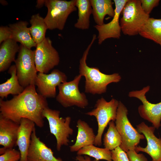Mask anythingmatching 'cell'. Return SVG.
I'll return each instance as SVG.
<instances>
[{"label": "cell", "mask_w": 161, "mask_h": 161, "mask_svg": "<svg viewBox=\"0 0 161 161\" xmlns=\"http://www.w3.org/2000/svg\"><path fill=\"white\" fill-rule=\"evenodd\" d=\"M112 161H129L126 152L118 146L111 151Z\"/></svg>", "instance_id": "29"}, {"label": "cell", "mask_w": 161, "mask_h": 161, "mask_svg": "<svg viewBox=\"0 0 161 161\" xmlns=\"http://www.w3.org/2000/svg\"><path fill=\"white\" fill-rule=\"evenodd\" d=\"M139 34L161 46V18L150 17L140 29Z\"/></svg>", "instance_id": "23"}, {"label": "cell", "mask_w": 161, "mask_h": 161, "mask_svg": "<svg viewBox=\"0 0 161 161\" xmlns=\"http://www.w3.org/2000/svg\"><path fill=\"white\" fill-rule=\"evenodd\" d=\"M11 39V32L9 26L0 27V44L8 39Z\"/></svg>", "instance_id": "32"}, {"label": "cell", "mask_w": 161, "mask_h": 161, "mask_svg": "<svg viewBox=\"0 0 161 161\" xmlns=\"http://www.w3.org/2000/svg\"><path fill=\"white\" fill-rule=\"evenodd\" d=\"M20 46L17 42L10 39L3 42L0 47V72L9 69L11 63L15 62L16 53L18 52Z\"/></svg>", "instance_id": "20"}, {"label": "cell", "mask_w": 161, "mask_h": 161, "mask_svg": "<svg viewBox=\"0 0 161 161\" xmlns=\"http://www.w3.org/2000/svg\"><path fill=\"white\" fill-rule=\"evenodd\" d=\"M109 127L105 134L103 139L104 148L112 151L118 146H120L121 142V137L116 127L115 123L112 121L109 124Z\"/></svg>", "instance_id": "26"}, {"label": "cell", "mask_w": 161, "mask_h": 161, "mask_svg": "<svg viewBox=\"0 0 161 161\" xmlns=\"http://www.w3.org/2000/svg\"><path fill=\"white\" fill-rule=\"evenodd\" d=\"M67 77L58 69L53 70L49 74L39 72L35 82L39 94L45 98L56 96V87L67 81Z\"/></svg>", "instance_id": "12"}, {"label": "cell", "mask_w": 161, "mask_h": 161, "mask_svg": "<svg viewBox=\"0 0 161 161\" xmlns=\"http://www.w3.org/2000/svg\"><path fill=\"white\" fill-rule=\"evenodd\" d=\"M141 7L144 12L149 15L153 8L159 4V0H140Z\"/></svg>", "instance_id": "30"}, {"label": "cell", "mask_w": 161, "mask_h": 161, "mask_svg": "<svg viewBox=\"0 0 161 161\" xmlns=\"http://www.w3.org/2000/svg\"><path fill=\"white\" fill-rule=\"evenodd\" d=\"M82 76H76L72 80L61 83L58 86L59 93L56 100L63 107L67 108L76 106L84 108L89 104L85 94L80 92L78 85Z\"/></svg>", "instance_id": "9"}, {"label": "cell", "mask_w": 161, "mask_h": 161, "mask_svg": "<svg viewBox=\"0 0 161 161\" xmlns=\"http://www.w3.org/2000/svg\"><path fill=\"white\" fill-rule=\"evenodd\" d=\"M92 10V14L97 25L104 24V19L106 15L113 18L114 9L111 0H90Z\"/></svg>", "instance_id": "21"}, {"label": "cell", "mask_w": 161, "mask_h": 161, "mask_svg": "<svg viewBox=\"0 0 161 161\" xmlns=\"http://www.w3.org/2000/svg\"><path fill=\"white\" fill-rule=\"evenodd\" d=\"M150 89L149 86L139 90H133L129 93L130 97H134L140 100L142 104L138 107L140 116L144 119L151 123L156 129H158L161 126V101L157 103H152L147 99L146 94Z\"/></svg>", "instance_id": "11"}, {"label": "cell", "mask_w": 161, "mask_h": 161, "mask_svg": "<svg viewBox=\"0 0 161 161\" xmlns=\"http://www.w3.org/2000/svg\"><path fill=\"white\" fill-rule=\"evenodd\" d=\"M77 155H85L95 158L97 160L112 161L111 151L106 148H100L93 145L85 146L77 152Z\"/></svg>", "instance_id": "27"}, {"label": "cell", "mask_w": 161, "mask_h": 161, "mask_svg": "<svg viewBox=\"0 0 161 161\" xmlns=\"http://www.w3.org/2000/svg\"><path fill=\"white\" fill-rule=\"evenodd\" d=\"M119 102L114 98L107 101L102 97L97 100L93 109L86 113L94 116L97 123L98 128L94 143L95 145L101 146L102 137L105 129L110 121H115Z\"/></svg>", "instance_id": "6"}, {"label": "cell", "mask_w": 161, "mask_h": 161, "mask_svg": "<svg viewBox=\"0 0 161 161\" xmlns=\"http://www.w3.org/2000/svg\"><path fill=\"white\" fill-rule=\"evenodd\" d=\"M31 25L29 27L32 37L36 44L42 42L46 38L45 34L48 29L44 18L39 13L32 15L30 20Z\"/></svg>", "instance_id": "25"}, {"label": "cell", "mask_w": 161, "mask_h": 161, "mask_svg": "<svg viewBox=\"0 0 161 161\" xmlns=\"http://www.w3.org/2000/svg\"><path fill=\"white\" fill-rule=\"evenodd\" d=\"M78 133L75 143L69 146L72 152L78 151L81 148L94 145L96 136L92 128L85 121L79 119L77 121Z\"/></svg>", "instance_id": "18"}, {"label": "cell", "mask_w": 161, "mask_h": 161, "mask_svg": "<svg viewBox=\"0 0 161 161\" xmlns=\"http://www.w3.org/2000/svg\"><path fill=\"white\" fill-rule=\"evenodd\" d=\"M120 20L121 31L129 36L139 34L143 26L150 18L142 9L140 0H128L121 12Z\"/></svg>", "instance_id": "3"}, {"label": "cell", "mask_w": 161, "mask_h": 161, "mask_svg": "<svg viewBox=\"0 0 161 161\" xmlns=\"http://www.w3.org/2000/svg\"><path fill=\"white\" fill-rule=\"evenodd\" d=\"M18 52L15 62L20 84L24 88L30 85H35L38 72L35 63V50L21 44Z\"/></svg>", "instance_id": "8"}, {"label": "cell", "mask_w": 161, "mask_h": 161, "mask_svg": "<svg viewBox=\"0 0 161 161\" xmlns=\"http://www.w3.org/2000/svg\"><path fill=\"white\" fill-rule=\"evenodd\" d=\"M35 125L33 121L27 119L23 118L21 120L16 144L21 154L19 161H28L27 153Z\"/></svg>", "instance_id": "16"}, {"label": "cell", "mask_w": 161, "mask_h": 161, "mask_svg": "<svg viewBox=\"0 0 161 161\" xmlns=\"http://www.w3.org/2000/svg\"><path fill=\"white\" fill-rule=\"evenodd\" d=\"M8 73L11 75L10 78L5 82L0 84V97L2 99L7 98L10 94L18 95L22 92L25 89L19 83L15 64L10 66Z\"/></svg>", "instance_id": "22"}, {"label": "cell", "mask_w": 161, "mask_h": 161, "mask_svg": "<svg viewBox=\"0 0 161 161\" xmlns=\"http://www.w3.org/2000/svg\"><path fill=\"white\" fill-rule=\"evenodd\" d=\"M21 154L19 151L12 148L7 149L0 156V161H19Z\"/></svg>", "instance_id": "28"}, {"label": "cell", "mask_w": 161, "mask_h": 161, "mask_svg": "<svg viewBox=\"0 0 161 161\" xmlns=\"http://www.w3.org/2000/svg\"><path fill=\"white\" fill-rule=\"evenodd\" d=\"M35 85L28 86L10 100L0 98V116L18 124L22 118L27 119L37 126L43 127V112L48 107V103L46 98L37 92Z\"/></svg>", "instance_id": "1"}, {"label": "cell", "mask_w": 161, "mask_h": 161, "mask_svg": "<svg viewBox=\"0 0 161 161\" xmlns=\"http://www.w3.org/2000/svg\"><path fill=\"white\" fill-rule=\"evenodd\" d=\"M45 0H37L36 1V7L39 9L42 7L45 4Z\"/></svg>", "instance_id": "34"}, {"label": "cell", "mask_w": 161, "mask_h": 161, "mask_svg": "<svg viewBox=\"0 0 161 161\" xmlns=\"http://www.w3.org/2000/svg\"><path fill=\"white\" fill-rule=\"evenodd\" d=\"M75 159L78 161H100L99 160L95 159L92 160L90 157L87 155H85L84 156L82 155H77Z\"/></svg>", "instance_id": "33"}, {"label": "cell", "mask_w": 161, "mask_h": 161, "mask_svg": "<svg viewBox=\"0 0 161 161\" xmlns=\"http://www.w3.org/2000/svg\"><path fill=\"white\" fill-rule=\"evenodd\" d=\"M52 43L49 37H46L37 44L35 60L36 69L39 72L46 74L59 64L58 53Z\"/></svg>", "instance_id": "10"}, {"label": "cell", "mask_w": 161, "mask_h": 161, "mask_svg": "<svg viewBox=\"0 0 161 161\" xmlns=\"http://www.w3.org/2000/svg\"><path fill=\"white\" fill-rule=\"evenodd\" d=\"M60 111L53 110L48 107L43 112L44 118L47 120L50 131L55 137L56 148L61 150L63 145L67 146L69 142V138L73 134V130L70 126L71 118L67 116L65 118L60 117Z\"/></svg>", "instance_id": "7"}, {"label": "cell", "mask_w": 161, "mask_h": 161, "mask_svg": "<svg viewBox=\"0 0 161 161\" xmlns=\"http://www.w3.org/2000/svg\"><path fill=\"white\" fill-rule=\"evenodd\" d=\"M155 129L154 126H148L143 122L137 125V130L144 135L147 145L145 148L137 146L134 150L138 153L141 151L148 154L152 159L151 161H161V138L154 134Z\"/></svg>", "instance_id": "14"}, {"label": "cell", "mask_w": 161, "mask_h": 161, "mask_svg": "<svg viewBox=\"0 0 161 161\" xmlns=\"http://www.w3.org/2000/svg\"><path fill=\"white\" fill-rule=\"evenodd\" d=\"M76 6L78 9V18L75 27L82 30L88 29L90 17L92 13L90 0H76Z\"/></svg>", "instance_id": "24"}, {"label": "cell", "mask_w": 161, "mask_h": 161, "mask_svg": "<svg viewBox=\"0 0 161 161\" xmlns=\"http://www.w3.org/2000/svg\"><path fill=\"white\" fill-rule=\"evenodd\" d=\"M128 110L120 101L117 111L115 124L120 135L122 142L120 147L126 152L135 149L140 140L145 138L144 135L140 133L131 125L127 117Z\"/></svg>", "instance_id": "4"}, {"label": "cell", "mask_w": 161, "mask_h": 161, "mask_svg": "<svg viewBox=\"0 0 161 161\" xmlns=\"http://www.w3.org/2000/svg\"><path fill=\"white\" fill-rule=\"evenodd\" d=\"M128 0H114L115 14L112 20L107 24L94 27L98 32V44H101L106 39L109 38L119 39L121 28L119 21L122 10Z\"/></svg>", "instance_id": "13"}, {"label": "cell", "mask_w": 161, "mask_h": 161, "mask_svg": "<svg viewBox=\"0 0 161 161\" xmlns=\"http://www.w3.org/2000/svg\"><path fill=\"white\" fill-rule=\"evenodd\" d=\"M19 124L0 116V145L6 149L16 145Z\"/></svg>", "instance_id": "17"}, {"label": "cell", "mask_w": 161, "mask_h": 161, "mask_svg": "<svg viewBox=\"0 0 161 161\" xmlns=\"http://www.w3.org/2000/svg\"><path fill=\"white\" fill-rule=\"evenodd\" d=\"M129 161H148V160L143 154H138L134 149H131L126 152Z\"/></svg>", "instance_id": "31"}, {"label": "cell", "mask_w": 161, "mask_h": 161, "mask_svg": "<svg viewBox=\"0 0 161 161\" xmlns=\"http://www.w3.org/2000/svg\"><path fill=\"white\" fill-rule=\"evenodd\" d=\"M96 38V35L94 34L91 42L80 60L79 65V74L85 79V91L93 95L105 93L109 84L117 83L121 79L118 73L106 74L101 72L97 67H90L87 65L86 60L89 52Z\"/></svg>", "instance_id": "2"}, {"label": "cell", "mask_w": 161, "mask_h": 161, "mask_svg": "<svg viewBox=\"0 0 161 161\" xmlns=\"http://www.w3.org/2000/svg\"><path fill=\"white\" fill-rule=\"evenodd\" d=\"M28 24L27 21H20L10 24L8 26L11 32V39L31 49L32 47H36L37 44L32 37L29 27H27Z\"/></svg>", "instance_id": "19"}, {"label": "cell", "mask_w": 161, "mask_h": 161, "mask_svg": "<svg viewBox=\"0 0 161 161\" xmlns=\"http://www.w3.org/2000/svg\"><path fill=\"white\" fill-rule=\"evenodd\" d=\"M27 159L28 161H63L61 158L55 157L52 150L37 136L35 128L31 135Z\"/></svg>", "instance_id": "15"}, {"label": "cell", "mask_w": 161, "mask_h": 161, "mask_svg": "<svg viewBox=\"0 0 161 161\" xmlns=\"http://www.w3.org/2000/svg\"><path fill=\"white\" fill-rule=\"evenodd\" d=\"M76 0H45L47 13L44 18L48 29L62 30L70 14L76 11Z\"/></svg>", "instance_id": "5"}]
</instances>
